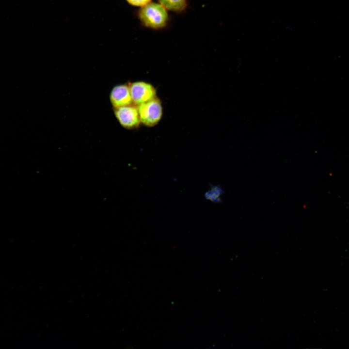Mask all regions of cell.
<instances>
[{"mask_svg": "<svg viewBox=\"0 0 349 349\" xmlns=\"http://www.w3.org/2000/svg\"><path fill=\"white\" fill-rule=\"evenodd\" d=\"M137 16L143 27L155 30L166 28L169 21L168 10L159 2L151 1L141 7Z\"/></svg>", "mask_w": 349, "mask_h": 349, "instance_id": "1", "label": "cell"}, {"mask_svg": "<svg viewBox=\"0 0 349 349\" xmlns=\"http://www.w3.org/2000/svg\"><path fill=\"white\" fill-rule=\"evenodd\" d=\"M140 121L144 125L152 127L157 124L162 115V107L157 97L137 106Z\"/></svg>", "mask_w": 349, "mask_h": 349, "instance_id": "2", "label": "cell"}, {"mask_svg": "<svg viewBox=\"0 0 349 349\" xmlns=\"http://www.w3.org/2000/svg\"><path fill=\"white\" fill-rule=\"evenodd\" d=\"M133 103L139 105L147 102L156 97L154 87L144 81H136L129 85Z\"/></svg>", "mask_w": 349, "mask_h": 349, "instance_id": "3", "label": "cell"}, {"mask_svg": "<svg viewBox=\"0 0 349 349\" xmlns=\"http://www.w3.org/2000/svg\"><path fill=\"white\" fill-rule=\"evenodd\" d=\"M115 116L124 128H135L141 122L137 107L133 105L114 108Z\"/></svg>", "mask_w": 349, "mask_h": 349, "instance_id": "4", "label": "cell"}, {"mask_svg": "<svg viewBox=\"0 0 349 349\" xmlns=\"http://www.w3.org/2000/svg\"><path fill=\"white\" fill-rule=\"evenodd\" d=\"M110 99L114 108L131 105L133 101L129 85L120 84L114 86L111 92Z\"/></svg>", "mask_w": 349, "mask_h": 349, "instance_id": "5", "label": "cell"}, {"mask_svg": "<svg viewBox=\"0 0 349 349\" xmlns=\"http://www.w3.org/2000/svg\"><path fill=\"white\" fill-rule=\"evenodd\" d=\"M168 11L176 13L184 12L188 5V0H157Z\"/></svg>", "mask_w": 349, "mask_h": 349, "instance_id": "6", "label": "cell"}, {"mask_svg": "<svg viewBox=\"0 0 349 349\" xmlns=\"http://www.w3.org/2000/svg\"><path fill=\"white\" fill-rule=\"evenodd\" d=\"M223 193L221 187L214 186L205 193V197L212 202L219 203L221 202L220 196Z\"/></svg>", "mask_w": 349, "mask_h": 349, "instance_id": "7", "label": "cell"}, {"mask_svg": "<svg viewBox=\"0 0 349 349\" xmlns=\"http://www.w3.org/2000/svg\"><path fill=\"white\" fill-rule=\"evenodd\" d=\"M152 0H126L127 2L133 6L142 7L150 2Z\"/></svg>", "mask_w": 349, "mask_h": 349, "instance_id": "8", "label": "cell"}]
</instances>
